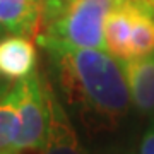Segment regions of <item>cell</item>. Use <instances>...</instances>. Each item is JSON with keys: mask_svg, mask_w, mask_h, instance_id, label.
<instances>
[{"mask_svg": "<svg viewBox=\"0 0 154 154\" xmlns=\"http://www.w3.org/2000/svg\"><path fill=\"white\" fill-rule=\"evenodd\" d=\"M122 0H65L51 21L41 26V33L82 48L106 50L103 34L105 17Z\"/></svg>", "mask_w": 154, "mask_h": 154, "instance_id": "obj_2", "label": "cell"}, {"mask_svg": "<svg viewBox=\"0 0 154 154\" xmlns=\"http://www.w3.org/2000/svg\"><path fill=\"white\" fill-rule=\"evenodd\" d=\"M154 53V12L130 0V58Z\"/></svg>", "mask_w": 154, "mask_h": 154, "instance_id": "obj_9", "label": "cell"}, {"mask_svg": "<svg viewBox=\"0 0 154 154\" xmlns=\"http://www.w3.org/2000/svg\"><path fill=\"white\" fill-rule=\"evenodd\" d=\"M43 0H0V28L12 34L36 38Z\"/></svg>", "mask_w": 154, "mask_h": 154, "instance_id": "obj_7", "label": "cell"}, {"mask_svg": "<svg viewBox=\"0 0 154 154\" xmlns=\"http://www.w3.org/2000/svg\"><path fill=\"white\" fill-rule=\"evenodd\" d=\"M36 70V48L31 38L0 31V77L17 82Z\"/></svg>", "mask_w": 154, "mask_h": 154, "instance_id": "obj_4", "label": "cell"}, {"mask_svg": "<svg viewBox=\"0 0 154 154\" xmlns=\"http://www.w3.org/2000/svg\"><path fill=\"white\" fill-rule=\"evenodd\" d=\"M106 50L120 60L130 58V0H122L105 17Z\"/></svg>", "mask_w": 154, "mask_h": 154, "instance_id": "obj_8", "label": "cell"}, {"mask_svg": "<svg viewBox=\"0 0 154 154\" xmlns=\"http://www.w3.org/2000/svg\"><path fill=\"white\" fill-rule=\"evenodd\" d=\"M0 31H4V29L0 28ZM12 86H14L12 82H9V81H5V79H2V77H0V98H2V96H4V94L12 88Z\"/></svg>", "mask_w": 154, "mask_h": 154, "instance_id": "obj_12", "label": "cell"}, {"mask_svg": "<svg viewBox=\"0 0 154 154\" xmlns=\"http://www.w3.org/2000/svg\"><path fill=\"white\" fill-rule=\"evenodd\" d=\"M16 127H17V91H16V82H14V86L0 98V152L14 151Z\"/></svg>", "mask_w": 154, "mask_h": 154, "instance_id": "obj_10", "label": "cell"}, {"mask_svg": "<svg viewBox=\"0 0 154 154\" xmlns=\"http://www.w3.org/2000/svg\"><path fill=\"white\" fill-rule=\"evenodd\" d=\"M39 154H89L77 137L72 122L58 101L55 91L50 88V125Z\"/></svg>", "mask_w": 154, "mask_h": 154, "instance_id": "obj_6", "label": "cell"}, {"mask_svg": "<svg viewBox=\"0 0 154 154\" xmlns=\"http://www.w3.org/2000/svg\"><path fill=\"white\" fill-rule=\"evenodd\" d=\"M139 154H154V123L149 127L140 140Z\"/></svg>", "mask_w": 154, "mask_h": 154, "instance_id": "obj_11", "label": "cell"}, {"mask_svg": "<svg viewBox=\"0 0 154 154\" xmlns=\"http://www.w3.org/2000/svg\"><path fill=\"white\" fill-rule=\"evenodd\" d=\"M0 154H22V152H16V151H11V152H0Z\"/></svg>", "mask_w": 154, "mask_h": 154, "instance_id": "obj_13", "label": "cell"}, {"mask_svg": "<svg viewBox=\"0 0 154 154\" xmlns=\"http://www.w3.org/2000/svg\"><path fill=\"white\" fill-rule=\"evenodd\" d=\"M67 101L101 127L113 128L130 110V94L118 58L108 50L82 48L38 33Z\"/></svg>", "mask_w": 154, "mask_h": 154, "instance_id": "obj_1", "label": "cell"}, {"mask_svg": "<svg viewBox=\"0 0 154 154\" xmlns=\"http://www.w3.org/2000/svg\"><path fill=\"white\" fill-rule=\"evenodd\" d=\"M120 63L132 105L140 115L154 116V53L125 58Z\"/></svg>", "mask_w": 154, "mask_h": 154, "instance_id": "obj_5", "label": "cell"}, {"mask_svg": "<svg viewBox=\"0 0 154 154\" xmlns=\"http://www.w3.org/2000/svg\"><path fill=\"white\" fill-rule=\"evenodd\" d=\"M50 86L34 70L16 82L17 127L14 151H39L45 144L50 125Z\"/></svg>", "mask_w": 154, "mask_h": 154, "instance_id": "obj_3", "label": "cell"}]
</instances>
